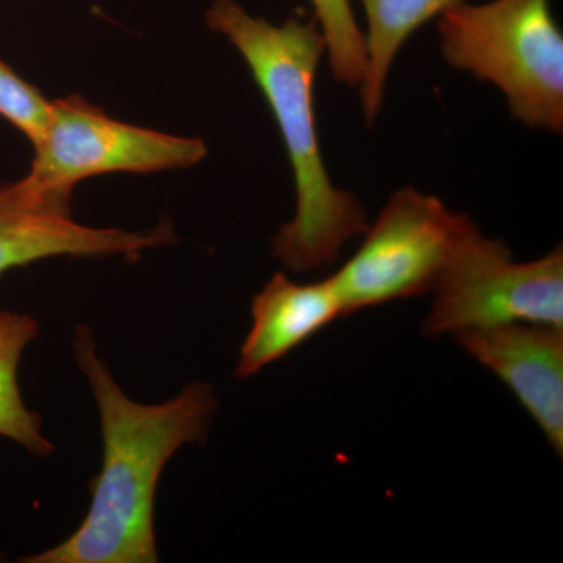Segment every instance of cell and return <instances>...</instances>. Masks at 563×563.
I'll list each match as a JSON object with an SVG mask.
<instances>
[{"instance_id":"5","label":"cell","mask_w":563,"mask_h":563,"mask_svg":"<svg viewBox=\"0 0 563 563\" xmlns=\"http://www.w3.org/2000/svg\"><path fill=\"white\" fill-rule=\"evenodd\" d=\"M474 224L435 196L412 187L393 192L362 246L331 276L344 317L431 292Z\"/></svg>"},{"instance_id":"2","label":"cell","mask_w":563,"mask_h":563,"mask_svg":"<svg viewBox=\"0 0 563 563\" xmlns=\"http://www.w3.org/2000/svg\"><path fill=\"white\" fill-rule=\"evenodd\" d=\"M206 20L250 66L290 158L295 218L274 236L273 255L292 273L325 268L339 261L344 244L365 233L368 221L357 196L332 184L322 157L313 107L314 77L325 54L320 25L296 16L274 25L235 0H217Z\"/></svg>"},{"instance_id":"11","label":"cell","mask_w":563,"mask_h":563,"mask_svg":"<svg viewBox=\"0 0 563 563\" xmlns=\"http://www.w3.org/2000/svg\"><path fill=\"white\" fill-rule=\"evenodd\" d=\"M40 335L31 314L0 312V437L35 457H49L54 444L43 433V420L22 401L18 372L22 352Z\"/></svg>"},{"instance_id":"12","label":"cell","mask_w":563,"mask_h":563,"mask_svg":"<svg viewBox=\"0 0 563 563\" xmlns=\"http://www.w3.org/2000/svg\"><path fill=\"white\" fill-rule=\"evenodd\" d=\"M324 36L333 79L361 87L366 70L365 33L358 29L350 0H310Z\"/></svg>"},{"instance_id":"4","label":"cell","mask_w":563,"mask_h":563,"mask_svg":"<svg viewBox=\"0 0 563 563\" xmlns=\"http://www.w3.org/2000/svg\"><path fill=\"white\" fill-rule=\"evenodd\" d=\"M431 292L421 325L428 336L518 322L563 331L562 244L537 261L515 263L503 240L488 239L474 224Z\"/></svg>"},{"instance_id":"1","label":"cell","mask_w":563,"mask_h":563,"mask_svg":"<svg viewBox=\"0 0 563 563\" xmlns=\"http://www.w3.org/2000/svg\"><path fill=\"white\" fill-rule=\"evenodd\" d=\"M74 351L101 417L102 468L90 481L91 503L76 532L24 563H155V493L166 463L185 444L202 443L218 410L217 393L190 383L162 404L124 395L96 351L88 325H77Z\"/></svg>"},{"instance_id":"3","label":"cell","mask_w":563,"mask_h":563,"mask_svg":"<svg viewBox=\"0 0 563 563\" xmlns=\"http://www.w3.org/2000/svg\"><path fill=\"white\" fill-rule=\"evenodd\" d=\"M443 60L506 96L526 128L563 131V35L550 0L461 2L440 14Z\"/></svg>"},{"instance_id":"9","label":"cell","mask_w":563,"mask_h":563,"mask_svg":"<svg viewBox=\"0 0 563 563\" xmlns=\"http://www.w3.org/2000/svg\"><path fill=\"white\" fill-rule=\"evenodd\" d=\"M252 328L240 350L235 376L250 379L344 317L332 277L296 284L284 273L252 299Z\"/></svg>"},{"instance_id":"10","label":"cell","mask_w":563,"mask_h":563,"mask_svg":"<svg viewBox=\"0 0 563 563\" xmlns=\"http://www.w3.org/2000/svg\"><path fill=\"white\" fill-rule=\"evenodd\" d=\"M365 10L366 70L361 90L363 117L372 128L384 106L393 62L426 22L465 0H361Z\"/></svg>"},{"instance_id":"6","label":"cell","mask_w":563,"mask_h":563,"mask_svg":"<svg viewBox=\"0 0 563 563\" xmlns=\"http://www.w3.org/2000/svg\"><path fill=\"white\" fill-rule=\"evenodd\" d=\"M27 176L47 190L107 173H155L191 168L207 155L201 139H181L111 120L80 96L51 102L49 122Z\"/></svg>"},{"instance_id":"7","label":"cell","mask_w":563,"mask_h":563,"mask_svg":"<svg viewBox=\"0 0 563 563\" xmlns=\"http://www.w3.org/2000/svg\"><path fill=\"white\" fill-rule=\"evenodd\" d=\"M70 192L47 190L31 177L0 185V276L44 258H139L141 252L176 242L173 224L147 232L96 229L74 221Z\"/></svg>"},{"instance_id":"13","label":"cell","mask_w":563,"mask_h":563,"mask_svg":"<svg viewBox=\"0 0 563 563\" xmlns=\"http://www.w3.org/2000/svg\"><path fill=\"white\" fill-rule=\"evenodd\" d=\"M51 102L0 60V117L24 133L33 146L41 140L49 122Z\"/></svg>"},{"instance_id":"8","label":"cell","mask_w":563,"mask_h":563,"mask_svg":"<svg viewBox=\"0 0 563 563\" xmlns=\"http://www.w3.org/2000/svg\"><path fill=\"white\" fill-rule=\"evenodd\" d=\"M453 339L509 387L562 457V329L518 322L457 332Z\"/></svg>"}]
</instances>
